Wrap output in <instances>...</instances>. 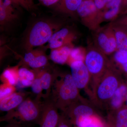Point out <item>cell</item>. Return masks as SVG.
<instances>
[{"mask_svg": "<svg viewBox=\"0 0 127 127\" xmlns=\"http://www.w3.org/2000/svg\"><path fill=\"white\" fill-rule=\"evenodd\" d=\"M51 92V97L62 112L82 97L69 73H56Z\"/></svg>", "mask_w": 127, "mask_h": 127, "instance_id": "obj_1", "label": "cell"}, {"mask_svg": "<svg viewBox=\"0 0 127 127\" xmlns=\"http://www.w3.org/2000/svg\"><path fill=\"white\" fill-rule=\"evenodd\" d=\"M43 107V102L35 98H27L14 109L0 118V122L21 126L22 124L39 125Z\"/></svg>", "mask_w": 127, "mask_h": 127, "instance_id": "obj_2", "label": "cell"}, {"mask_svg": "<svg viewBox=\"0 0 127 127\" xmlns=\"http://www.w3.org/2000/svg\"><path fill=\"white\" fill-rule=\"evenodd\" d=\"M123 82L120 71L113 63L92 87L91 97L94 104L107 105Z\"/></svg>", "mask_w": 127, "mask_h": 127, "instance_id": "obj_3", "label": "cell"}, {"mask_svg": "<svg viewBox=\"0 0 127 127\" xmlns=\"http://www.w3.org/2000/svg\"><path fill=\"white\" fill-rule=\"evenodd\" d=\"M84 62L91 75L92 87L113 64L106 55L95 46L87 50Z\"/></svg>", "mask_w": 127, "mask_h": 127, "instance_id": "obj_4", "label": "cell"}, {"mask_svg": "<svg viewBox=\"0 0 127 127\" xmlns=\"http://www.w3.org/2000/svg\"><path fill=\"white\" fill-rule=\"evenodd\" d=\"M58 27L57 25L44 21L36 23L32 28L27 38L26 46L28 52L32 51L35 47L42 45L48 42L54 33L55 29Z\"/></svg>", "mask_w": 127, "mask_h": 127, "instance_id": "obj_5", "label": "cell"}, {"mask_svg": "<svg viewBox=\"0 0 127 127\" xmlns=\"http://www.w3.org/2000/svg\"><path fill=\"white\" fill-rule=\"evenodd\" d=\"M62 113L74 125L83 118L97 114L93 104L82 97L71 105Z\"/></svg>", "mask_w": 127, "mask_h": 127, "instance_id": "obj_6", "label": "cell"}, {"mask_svg": "<svg viewBox=\"0 0 127 127\" xmlns=\"http://www.w3.org/2000/svg\"><path fill=\"white\" fill-rule=\"evenodd\" d=\"M77 12L83 25L89 30L95 31L98 28V12L94 0H83Z\"/></svg>", "mask_w": 127, "mask_h": 127, "instance_id": "obj_7", "label": "cell"}, {"mask_svg": "<svg viewBox=\"0 0 127 127\" xmlns=\"http://www.w3.org/2000/svg\"><path fill=\"white\" fill-rule=\"evenodd\" d=\"M58 109L50 96L44 99L39 127H57L61 116Z\"/></svg>", "mask_w": 127, "mask_h": 127, "instance_id": "obj_8", "label": "cell"}, {"mask_svg": "<svg viewBox=\"0 0 127 127\" xmlns=\"http://www.w3.org/2000/svg\"><path fill=\"white\" fill-rule=\"evenodd\" d=\"M71 75L79 89H87L91 82V76L84 61H75L70 64Z\"/></svg>", "mask_w": 127, "mask_h": 127, "instance_id": "obj_9", "label": "cell"}, {"mask_svg": "<svg viewBox=\"0 0 127 127\" xmlns=\"http://www.w3.org/2000/svg\"><path fill=\"white\" fill-rule=\"evenodd\" d=\"M75 37V34L67 28H62L55 32L48 41L52 50L65 46H70Z\"/></svg>", "mask_w": 127, "mask_h": 127, "instance_id": "obj_10", "label": "cell"}, {"mask_svg": "<svg viewBox=\"0 0 127 127\" xmlns=\"http://www.w3.org/2000/svg\"><path fill=\"white\" fill-rule=\"evenodd\" d=\"M107 119V127H127V106L109 111Z\"/></svg>", "mask_w": 127, "mask_h": 127, "instance_id": "obj_11", "label": "cell"}, {"mask_svg": "<svg viewBox=\"0 0 127 127\" xmlns=\"http://www.w3.org/2000/svg\"><path fill=\"white\" fill-rule=\"evenodd\" d=\"M127 94V82H123L117 89L109 102L107 104L109 111H114L119 109L124 106L126 101Z\"/></svg>", "mask_w": 127, "mask_h": 127, "instance_id": "obj_12", "label": "cell"}, {"mask_svg": "<svg viewBox=\"0 0 127 127\" xmlns=\"http://www.w3.org/2000/svg\"><path fill=\"white\" fill-rule=\"evenodd\" d=\"M25 93H15L7 97L0 100V110L2 112H9L18 106L27 98Z\"/></svg>", "mask_w": 127, "mask_h": 127, "instance_id": "obj_13", "label": "cell"}, {"mask_svg": "<svg viewBox=\"0 0 127 127\" xmlns=\"http://www.w3.org/2000/svg\"><path fill=\"white\" fill-rule=\"evenodd\" d=\"M95 31V46L106 55H109V42L106 28H98Z\"/></svg>", "mask_w": 127, "mask_h": 127, "instance_id": "obj_14", "label": "cell"}, {"mask_svg": "<svg viewBox=\"0 0 127 127\" xmlns=\"http://www.w3.org/2000/svg\"><path fill=\"white\" fill-rule=\"evenodd\" d=\"M12 2L10 0H0V22L3 26L10 22L16 18L14 10L11 6Z\"/></svg>", "mask_w": 127, "mask_h": 127, "instance_id": "obj_15", "label": "cell"}, {"mask_svg": "<svg viewBox=\"0 0 127 127\" xmlns=\"http://www.w3.org/2000/svg\"><path fill=\"white\" fill-rule=\"evenodd\" d=\"M72 48L70 46H65L52 50L51 59L55 63L63 64L68 62Z\"/></svg>", "mask_w": 127, "mask_h": 127, "instance_id": "obj_16", "label": "cell"}, {"mask_svg": "<svg viewBox=\"0 0 127 127\" xmlns=\"http://www.w3.org/2000/svg\"><path fill=\"white\" fill-rule=\"evenodd\" d=\"M117 41V50L127 51V32L125 28L114 22L111 23Z\"/></svg>", "mask_w": 127, "mask_h": 127, "instance_id": "obj_17", "label": "cell"}, {"mask_svg": "<svg viewBox=\"0 0 127 127\" xmlns=\"http://www.w3.org/2000/svg\"><path fill=\"white\" fill-rule=\"evenodd\" d=\"M40 79L42 87L43 90L45 91L44 94V99L50 96L52 91L53 83L54 81L55 74L52 75L47 71H40L36 73Z\"/></svg>", "mask_w": 127, "mask_h": 127, "instance_id": "obj_18", "label": "cell"}, {"mask_svg": "<svg viewBox=\"0 0 127 127\" xmlns=\"http://www.w3.org/2000/svg\"><path fill=\"white\" fill-rule=\"evenodd\" d=\"M74 126L75 127H107L106 123L98 114L83 118Z\"/></svg>", "mask_w": 127, "mask_h": 127, "instance_id": "obj_19", "label": "cell"}, {"mask_svg": "<svg viewBox=\"0 0 127 127\" xmlns=\"http://www.w3.org/2000/svg\"><path fill=\"white\" fill-rule=\"evenodd\" d=\"M83 0H59L56 9L65 14H72L77 12V9Z\"/></svg>", "mask_w": 127, "mask_h": 127, "instance_id": "obj_20", "label": "cell"}, {"mask_svg": "<svg viewBox=\"0 0 127 127\" xmlns=\"http://www.w3.org/2000/svg\"><path fill=\"white\" fill-rule=\"evenodd\" d=\"M18 67L8 68L2 73L1 77L5 83L14 86L16 85L19 80L18 75Z\"/></svg>", "mask_w": 127, "mask_h": 127, "instance_id": "obj_21", "label": "cell"}, {"mask_svg": "<svg viewBox=\"0 0 127 127\" xmlns=\"http://www.w3.org/2000/svg\"><path fill=\"white\" fill-rule=\"evenodd\" d=\"M109 42V55L117 50V41L115 33L112 25L110 24L106 27Z\"/></svg>", "mask_w": 127, "mask_h": 127, "instance_id": "obj_22", "label": "cell"}, {"mask_svg": "<svg viewBox=\"0 0 127 127\" xmlns=\"http://www.w3.org/2000/svg\"><path fill=\"white\" fill-rule=\"evenodd\" d=\"M35 79L32 81L31 87L33 93L36 94V98L41 100V98L43 97V89L42 87L41 83L40 78L36 74H35Z\"/></svg>", "mask_w": 127, "mask_h": 127, "instance_id": "obj_23", "label": "cell"}, {"mask_svg": "<svg viewBox=\"0 0 127 127\" xmlns=\"http://www.w3.org/2000/svg\"><path fill=\"white\" fill-rule=\"evenodd\" d=\"M47 62V58L43 53L37 56L32 61L28 64L32 68L37 69L45 66Z\"/></svg>", "mask_w": 127, "mask_h": 127, "instance_id": "obj_24", "label": "cell"}, {"mask_svg": "<svg viewBox=\"0 0 127 127\" xmlns=\"http://www.w3.org/2000/svg\"><path fill=\"white\" fill-rule=\"evenodd\" d=\"M113 60L119 67L127 63V51L117 50L114 52Z\"/></svg>", "mask_w": 127, "mask_h": 127, "instance_id": "obj_25", "label": "cell"}, {"mask_svg": "<svg viewBox=\"0 0 127 127\" xmlns=\"http://www.w3.org/2000/svg\"><path fill=\"white\" fill-rule=\"evenodd\" d=\"M84 53L83 51L81 48H72L68 62H70V64L72 62L75 61L84 62L86 54Z\"/></svg>", "mask_w": 127, "mask_h": 127, "instance_id": "obj_26", "label": "cell"}, {"mask_svg": "<svg viewBox=\"0 0 127 127\" xmlns=\"http://www.w3.org/2000/svg\"><path fill=\"white\" fill-rule=\"evenodd\" d=\"M15 90L14 86L7 83L1 85L0 89V100L4 99L14 93Z\"/></svg>", "mask_w": 127, "mask_h": 127, "instance_id": "obj_27", "label": "cell"}, {"mask_svg": "<svg viewBox=\"0 0 127 127\" xmlns=\"http://www.w3.org/2000/svg\"><path fill=\"white\" fill-rule=\"evenodd\" d=\"M18 75L19 79H26L32 81L34 80L35 77L34 73L25 67L18 69Z\"/></svg>", "mask_w": 127, "mask_h": 127, "instance_id": "obj_28", "label": "cell"}, {"mask_svg": "<svg viewBox=\"0 0 127 127\" xmlns=\"http://www.w3.org/2000/svg\"><path fill=\"white\" fill-rule=\"evenodd\" d=\"M43 52L38 50H32L28 52L24 57V61L25 63L28 64L32 61L38 55H40Z\"/></svg>", "mask_w": 127, "mask_h": 127, "instance_id": "obj_29", "label": "cell"}, {"mask_svg": "<svg viewBox=\"0 0 127 127\" xmlns=\"http://www.w3.org/2000/svg\"><path fill=\"white\" fill-rule=\"evenodd\" d=\"M72 125L70 120L62 113L57 127H72Z\"/></svg>", "mask_w": 127, "mask_h": 127, "instance_id": "obj_30", "label": "cell"}, {"mask_svg": "<svg viewBox=\"0 0 127 127\" xmlns=\"http://www.w3.org/2000/svg\"><path fill=\"white\" fill-rule=\"evenodd\" d=\"M111 0H94L98 12L101 10L104 9L107 4Z\"/></svg>", "mask_w": 127, "mask_h": 127, "instance_id": "obj_31", "label": "cell"}, {"mask_svg": "<svg viewBox=\"0 0 127 127\" xmlns=\"http://www.w3.org/2000/svg\"><path fill=\"white\" fill-rule=\"evenodd\" d=\"M12 3L21 5L24 8L29 10L31 8V5L27 0H10Z\"/></svg>", "mask_w": 127, "mask_h": 127, "instance_id": "obj_32", "label": "cell"}, {"mask_svg": "<svg viewBox=\"0 0 127 127\" xmlns=\"http://www.w3.org/2000/svg\"><path fill=\"white\" fill-rule=\"evenodd\" d=\"M123 0H111L106 5L104 9H109L116 7H121Z\"/></svg>", "mask_w": 127, "mask_h": 127, "instance_id": "obj_33", "label": "cell"}, {"mask_svg": "<svg viewBox=\"0 0 127 127\" xmlns=\"http://www.w3.org/2000/svg\"><path fill=\"white\" fill-rule=\"evenodd\" d=\"M114 23L127 28V14L116 20Z\"/></svg>", "mask_w": 127, "mask_h": 127, "instance_id": "obj_34", "label": "cell"}, {"mask_svg": "<svg viewBox=\"0 0 127 127\" xmlns=\"http://www.w3.org/2000/svg\"><path fill=\"white\" fill-rule=\"evenodd\" d=\"M43 4L47 6L52 5L57 3L59 0H40Z\"/></svg>", "mask_w": 127, "mask_h": 127, "instance_id": "obj_35", "label": "cell"}, {"mask_svg": "<svg viewBox=\"0 0 127 127\" xmlns=\"http://www.w3.org/2000/svg\"><path fill=\"white\" fill-rule=\"evenodd\" d=\"M119 68L120 71H122L124 73H125L127 78V63L119 67Z\"/></svg>", "mask_w": 127, "mask_h": 127, "instance_id": "obj_36", "label": "cell"}, {"mask_svg": "<svg viewBox=\"0 0 127 127\" xmlns=\"http://www.w3.org/2000/svg\"><path fill=\"white\" fill-rule=\"evenodd\" d=\"M122 5L124 6L127 9V0H123Z\"/></svg>", "mask_w": 127, "mask_h": 127, "instance_id": "obj_37", "label": "cell"}, {"mask_svg": "<svg viewBox=\"0 0 127 127\" xmlns=\"http://www.w3.org/2000/svg\"><path fill=\"white\" fill-rule=\"evenodd\" d=\"M4 127H21V126L15 125V124H10L9 125Z\"/></svg>", "mask_w": 127, "mask_h": 127, "instance_id": "obj_38", "label": "cell"}, {"mask_svg": "<svg viewBox=\"0 0 127 127\" xmlns=\"http://www.w3.org/2000/svg\"><path fill=\"white\" fill-rule=\"evenodd\" d=\"M27 0L30 3V4L31 5V4L32 2V0Z\"/></svg>", "mask_w": 127, "mask_h": 127, "instance_id": "obj_39", "label": "cell"}, {"mask_svg": "<svg viewBox=\"0 0 127 127\" xmlns=\"http://www.w3.org/2000/svg\"><path fill=\"white\" fill-rule=\"evenodd\" d=\"M125 102H126V106H127V97H126V101H125Z\"/></svg>", "mask_w": 127, "mask_h": 127, "instance_id": "obj_40", "label": "cell"}, {"mask_svg": "<svg viewBox=\"0 0 127 127\" xmlns=\"http://www.w3.org/2000/svg\"><path fill=\"white\" fill-rule=\"evenodd\" d=\"M125 14H126H126H127V10H126V11H125Z\"/></svg>", "mask_w": 127, "mask_h": 127, "instance_id": "obj_41", "label": "cell"}, {"mask_svg": "<svg viewBox=\"0 0 127 127\" xmlns=\"http://www.w3.org/2000/svg\"><path fill=\"white\" fill-rule=\"evenodd\" d=\"M124 27V28H125V29H126V30H127V28L124 27Z\"/></svg>", "mask_w": 127, "mask_h": 127, "instance_id": "obj_42", "label": "cell"}]
</instances>
